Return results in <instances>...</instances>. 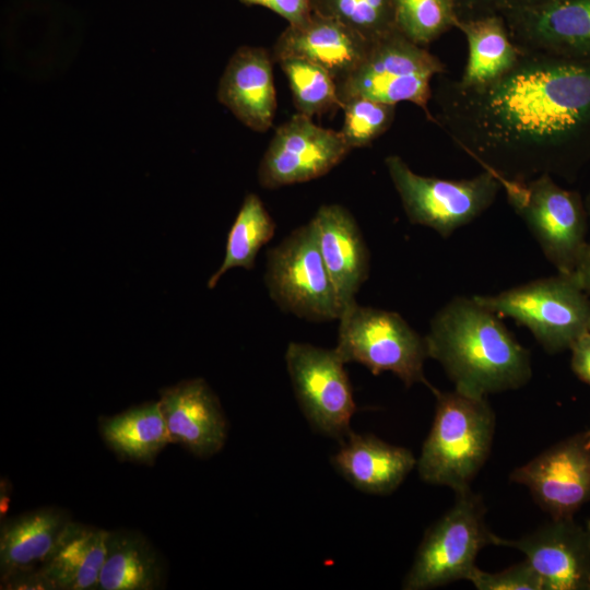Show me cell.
Segmentation results:
<instances>
[{"label":"cell","instance_id":"1","mask_svg":"<svg viewBox=\"0 0 590 590\" xmlns=\"http://www.w3.org/2000/svg\"><path fill=\"white\" fill-rule=\"evenodd\" d=\"M432 99V122L498 181L573 182L590 162V59L524 52L484 87L440 74Z\"/></svg>","mask_w":590,"mask_h":590},{"label":"cell","instance_id":"2","mask_svg":"<svg viewBox=\"0 0 590 590\" xmlns=\"http://www.w3.org/2000/svg\"><path fill=\"white\" fill-rule=\"evenodd\" d=\"M424 339L427 356L461 393L483 398L519 389L532 377L529 351L475 296L451 298L434 315Z\"/></svg>","mask_w":590,"mask_h":590},{"label":"cell","instance_id":"3","mask_svg":"<svg viewBox=\"0 0 590 590\" xmlns=\"http://www.w3.org/2000/svg\"><path fill=\"white\" fill-rule=\"evenodd\" d=\"M436 406L430 430L416 461L422 481L455 493L470 484L486 462L495 433V413L486 397L430 387Z\"/></svg>","mask_w":590,"mask_h":590},{"label":"cell","instance_id":"4","mask_svg":"<svg viewBox=\"0 0 590 590\" xmlns=\"http://www.w3.org/2000/svg\"><path fill=\"white\" fill-rule=\"evenodd\" d=\"M475 298L526 327L547 353L570 350L590 330V297L574 274L557 273Z\"/></svg>","mask_w":590,"mask_h":590},{"label":"cell","instance_id":"5","mask_svg":"<svg viewBox=\"0 0 590 590\" xmlns=\"http://www.w3.org/2000/svg\"><path fill=\"white\" fill-rule=\"evenodd\" d=\"M338 321L334 349L345 363H359L375 376L390 371L405 387L424 384L430 389L424 375L425 339L400 314L354 302Z\"/></svg>","mask_w":590,"mask_h":590},{"label":"cell","instance_id":"6","mask_svg":"<svg viewBox=\"0 0 590 590\" xmlns=\"http://www.w3.org/2000/svg\"><path fill=\"white\" fill-rule=\"evenodd\" d=\"M502 190L543 255L558 273L574 274L586 240L589 217L585 200L544 174L523 180H500Z\"/></svg>","mask_w":590,"mask_h":590},{"label":"cell","instance_id":"7","mask_svg":"<svg viewBox=\"0 0 590 590\" xmlns=\"http://www.w3.org/2000/svg\"><path fill=\"white\" fill-rule=\"evenodd\" d=\"M444 73L446 64L437 56L396 30L371 44L356 69L338 83V93L342 105L353 97L391 105L409 102L433 121L428 106L433 97L430 82Z\"/></svg>","mask_w":590,"mask_h":590},{"label":"cell","instance_id":"8","mask_svg":"<svg viewBox=\"0 0 590 590\" xmlns=\"http://www.w3.org/2000/svg\"><path fill=\"white\" fill-rule=\"evenodd\" d=\"M486 508L470 489L456 493L452 507L425 532L402 589L426 590L468 580L483 547L493 544Z\"/></svg>","mask_w":590,"mask_h":590},{"label":"cell","instance_id":"9","mask_svg":"<svg viewBox=\"0 0 590 590\" xmlns=\"http://www.w3.org/2000/svg\"><path fill=\"white\" fill-rule=\"evenodd\" d=\"M264 282L275 305L298 318L332 321L343 310L311 221L269 249Z\"/></svg>","mask_w":590,"mask_h":590},{"label":"cell","instance_id":"10","mask_svg":"<svg viewBox=\"0 0 590 590\" xmlns=\"http://www.w3.org/2000/svg\"><path fill=\"white\" fill-rule=\"evenodd\" d=\"M389 177L408 220L449 237L484 213L502 190L487 170L464 179H444L416 174L399 155L385 158Z\"/></svg>","mask_w":590,"mask_h":590},{"label":"cell","instance_id":"11","mask_svg":"<svg viewBox=\"0 0 590 590\" xmlns=\"http://www.w3.org/2000/svg\"><path fill=\"white\" fill-rule=\"evenodd\" d=\"M286 369L302 412L317 432L342 442L352 432L356 404L346 364L335 349L291 342Z\"/></svg>","mask_w":590,"mask_h":590},{"label":"cell","instance_id":"12","mask_svg":"<svg viewBox=\"0 0 590 590\" xmlns=\"http://www.w3.org/2000/svg\"><path fill=\"white\" fill-rule=\"evenodd\" d=\"M352 151L340 131L322 128L299 113L274 132L259 167L266 189L306 182L328 174Z\"/></svg>","mask_w":590,"mask_h":590},{"label":"cell","instance_id":"13","mask_svg":"<svg viewBox=\"0 0 590 590\" xmlns=\"http://www.w3.org/2000/svg\"><path fill=\"white\" fill-rule=\"evenodd\" d=\"M510 480L524 485L552 518H569L590 502V437L566 438L518 467Z\"/></svg>","mask_w":590,"mask_h":590},{"label":"cell","instance_id":"14","mask_svg":"<svg viewBox=\"0 0 590 590\" xmlns=\"http://www.w3.org/2000/svg\"><path fill=\"white\" fill-rule=\"evenodd\" d=\"M493 545L512 547L540 576L543 590H588L590 582V527L573 517L552 521L519 539L494 534Z\"/></svg>","mask_w":590,"mask_h":590},{"label":"cell","instance_id":"15","mask_svg":"<svg viewBox=\"0 0 590 590\" xmlns=\"http://www.w3.org/2000/svg\"><path fill=\"white\" fill-rule=\"evenodd\" d=\"M503 17L524 52L590 59V0H545Z\"/></svg>","mask_w":590,"mask_h":590},{"label":"cell","instance_id":"16","mask_svg":"<svg viewBox=\"0 0 590 590\" xmlns=\"http://www.w3.org/2000/svg\"><path fill=\"white\" fill-rule=\"evenodd\" d=\"M170 442L200 458L217 453L227 438V421L216 394L201 378L161 391L158 401Z\"/></svg>","mask_w":590,"mask_h":590},{"label":"cell","instance_id":"17","mask_svg":"<svg viewBox=\"0 0 590 590\" xmlns=\"http://www.w3.org/2000/svg\"><path fill=\"white\" fill-rule=\"evenodd\" d=\"M273 61L262 47L241 46L229 58L219 82V102L257 132L270 129L276 110Z\"/></svg>","mask_w":590,"mask_h":590},{"label":"cell","instance_id":"18","mask_svg":"<svg viewBox=\"0 0 590 590\" xmlns=\"http://www.w3.org/2000/svg\"><path fill=\"white\" fill-rule=\"evenodd\" d=\"M373 43L344 24L312 12L299 25H288L273 46L274 61L294 56L326 69L337 84L363 61Z\"/></svg>","mask_w":590,"mask_h":590},{"label":"cell","instance_id":"19","mask_svg":"<svg viewBox=\"0 0 590 590\" xmlns=\"http://www.w3.org/2000/svg\"><path fill=\"white\" fill-rule=\"evenodd\" d=\"M318 246L343 309L369 273V251L353 214L340 204L321 205L314 217Z\"/></svg>","mask_w":590,"mask_h":590},{"label":"cell","instance_id":"20","mask_svg":"<svg viewBox=\"0 0 590 590\" xmlns=\"http://www.w3.org/2000/svg\"><path fill=\"white\" fill-rule=\"evenodd\" d=\"M411 450L374 435H350L331 457L335 471L357 489L375 495L396 491L416 467Z\"/></svg>","mask_w":590,"mask_h":590},{"label":"cell","instance_id":"21","mask_svg":"<svg viewBox=\"0 0 590 590\" xmlns=\"http://www.w3.org/2000/svg\"><path fill=\"white\" fill-rule=\"evenodd\" d=\"M68 511L45 507L4 520L0 529V579L39 568L54 553L67 526Z\"/></svg>","mask_w":590,"mask_h":590},{"label":"cell","instance_id":"22","mask_svg":"<svg viewBox=\"0 0 590 590\" xmlns=\"http://www.w3.org/2000/svg\"><path fill=\"white\" fill-rule=\"evenodd\" d=\"M468 43V60L458 83L468 88L491 85L509 73L522 51L511 39L502 15L457 21Z\"/></svg>","mask_w":590,"mask_h":590},{"label":"cell","instance_id":"23","mask_svg":"<svg viewBox=\"0 0 590 590\" xmlns=\"http://www.w3.org/2000/svg\"><path fill=\"white\" fill-rule=\"evenodd\" d=\"M108 532L71 521L51 556L39 567L54 590L97 589Z\"/></svg>","mask_w":590,"mask_h":590},{"label":"cell","instance_id":"24","mask_svg":"<svg viewBox=\"0 0 590 590\" xmlns=\"http://www.w3.org/2000/svg\"><path fill=\"white\" fill-rule=\"evenodd\" d=\"M163 573L158 553L141 533L108 532L98 590H154L162 586Z\"/></svg>","mask_w":590,"mask_h":590},{"label":"cell","instance_id":"25","mask_svg":"<svg viewBox=\"0 0 590 590\" xmlns=\"http://www.w3.org/2000/svg\"><path fill=\"white\" fill-rule=\"evenodd\" d=\"M107 446L121 459L151 464L170 442L160 402H148L99 421Z\"/></svg>","mask_w":590,"mask_h":590},{"label":"cell","instance_id":"26","mask_svg":"<svg viewBox=\"0 0 590 590\" xmlns=\"http://www.w3.org/2000/svg\"><path fill=\"white\" fill-rule=\"evenodd\" d=\"M276 224L256 193H248L228 232L225 257L208 282L213 288L221 276L234 268L251 270L259 250L274 236Z\"/></svg>","mask_w":590,"mask_h":590},{"label":"cell","instance_id":"27","mask_svg":"<svg viewBox=\"0 0 590 590\" xmlns=\"http://www.w3.org/2000/svg\"><path fill=\"white\" fill-rule=\"evenodd\" d=\"M275 62L288 81L297 113L312 118L342 109L337 81L326 69L294 56L283 57Z\"/></svg>","mask_w":590,"mask_h":590},{"label":"cell","instance_id":"28","mask_svg":"<svg viewBox=\"0 0 590 590\" xmlns=\"http://www.w3.org/2000/svg\"><path fill=\"white\" fill-rule=\"evenodd\" d=\"M314 13L333 19L369 43L394 32V0H310Z\"/></svg>","mask_w":590,"mask_h":590},{"label":"cell","instance_id":"29","mask_svg":"<svg viewBox=\"0 0 590 590\" xmlns=\"http://www.w3.org/2000/svg\"><path fill=\"white\" fill-rule=\"evenodd\" d=\"M396 28L418 46L426 47L456 28L453 0H394Z\"/></svg>","mask_w":590,"mask_h":590},{"label":"cell","instance_id":"30","mask_svg":"<svg viewBox=\"0 0 590 590\" xmlns=\"http://www.w3.org/2000/svg\"><path fill=\"white\" fill-rule=\"evenodd\" d=\"M343 126L340 130L353 150L370 145L392 125L396 105L367 97H353L343 103Z\"/></svg>","mask_w":590,"mask_h":590},{"label":"cell","instance_id":"31","mask_svg":"<svg viewBox=\"0 0 590 590\" xmlns=\"http://www.w3.org/2000/svg\"><path fill=\"white\" fill-rule=\"evenodd\" d=\"M468 580L479 590H543L540 576L527 559L498 573L475 567Z\"/></svg>","mask_w":590,"mask_h":590},{"label":"cell","instance_id":"32","mask_svg":"<svg viewBox=\"0 0 590 590\" xmlns=\"http://www.w3.org/2000/svg\"><path fill=\"white\" fill-rule=\"evenodd\" d=\"M459 21L507 13L539 4L545 0H453Z\"/></svg>","mask_w":590,"mask_h":590},{"label":"cell","instance_id":"33","mask_svg":"<svg viewBox=\"0 0 590 590\" xmlns=\"http://www.w3.org/2000/svg\"><path fill=\"white\" fill-rule=\"evenodd\" d=\"M246 5L264 7L279 14L288 25H299L312 14L310 0H239Z\"/></svg>","mask_w":590,"mask_h":590},{"label":"cell","instance_id":"34","mask_svg":"<svg viewBox=\"0 0 590 590\" xmlns=\"http://www.w3.org/2000/svg\"><path fill=\"white\" fill-rule=\"evenodd\" d=\"M0 580L4 590H54L40 568L17 571Z\"/></svg>","mask_w":590,"mask_h":590},{"label":"cell","instance_id":"35","mask_svg":"<svg viewBox=\"0 0 590 590\" xmlns=\"http://www.w3.org/2000/svg\"><path fill=\"white\" fill-rule=\"evenodd\" d=\"M570 351L573 371L580 380L590 386V330L574 342Z\"/></svg>","mask_w":590,"mask_h":590},{"label":"cell","instance_id":"36","mask_svg":"<svg viewBox=\"0 0 590 590\" xmlns=\"http://www.w3.org/2000/svg\"><path fill=\"white\" fill-rule=\"evenodd\" d=\"M574 275L590 297V243L582 250Z\"/></svg>","mask_w":590,"mask_h":590},{"label":"cell","instance_id":"37","mask_svg":"<svg viewBox=\"0 0 590 590\" xmlns=\"http://www.w3.org/2000/svg\"><path fill=\"white\" fill-rule=\"evenodd\" d=\"M0 498V511L1 518H3L9 509L11 498V484L8 480H1Z\"/></svg>","mask_w":590,"mask_h":590},{"label":"cell","instance_id":"38","mask_svg":"<svg viewBox=\"0 0 590 590\" xmlns=\"http://www.w3.org/2000/svg\"><path fill=\"white\" fill-rule=\"evenodd\" d=\"M585 204H586V209H587V212H588L589 225H590V191H589V193L587 194V197L585 199Z\"/></svg>","mask_w":590,"mask_h":590},{"label":"cell","instance_id":"39","mask_svg":"<svg viewBox=\"0 0 590 590\" xmlns=\"http://www.w3.org/2000/svg\"><path fill=\"white\" fill-rule=\"evenodd\" d=\"M587 432H588V434H589V437H590V428H589V429H588Z\"/></svg>","mask_w":590,"mask_h":590},{"label":"cell","instance_id":"40","mask_svg":"<svg viewBox=\"0 0 590 590\" xmlns=\"http://www.w3.org/2000/svg\"><path fill=\"white\" fill-rule=\"evenodd\" d=\"M590 527V526H589ZM588 590H590V582H589V586H588Z\"/></svg>","mask_w":590,"mask_h":590},{"label":"cell","instance_id":"41","mask_svg":"<svg viewBox=\"0 0 590 590\" xmlns=\"http://www.w3.org/2000/svg\"><path fill=\"white\" fill-rule=\"evenodd\" d=\"M588 524L590 526V520L588 521Z\"/></svg>","mask_w":590,"mask_h":590}]
</instances>
